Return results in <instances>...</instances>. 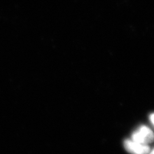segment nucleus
Listing matches in <instances>:
<instances>
[{"label": "nucleus", "mask_w": 154, "mask_h": 154, "mask_svg": "<svg viewBox=\"0 0 154 154\" xmlns=\"http://www.w3.org/2000/svg\"><path fill=\"white\" fill-rule=\"evenodd\" d=\"M149 154H154V148L152 150H150Z\"/></svg>", "instance_id": "obj_4"}, {"label": "nucleus", "mask_w": 154, "mask_h": 154, "mask_svg": "<svg viewBox=\"0 0 154 154\" xmlns=\"http://www.w3.org/2000/svg\"><path fill=\"white\" fill-rule=\"evenodd\" d=\"M131 138L134 142L148 145L154 142V133L148 127L142 126L133 132Z\"/></svg>", "instance_id": "obj_1"}, {"label": "nucleus", "mask_w": 154, "mask_h": 154, "mask_svg": "<svg viewBox=\"0 0 154 154\" xmlns=\"http://www.w3.org/2000/svg\"><path fill=\"white\" fill-rule=\"evenodd\" d=\"M149 120H150V121L151 122V123L154 125V113H152V114H151L150 116H149Z\"/></svg>", "instance_id": "obj_3"}, {"label": "nucleus", "mask_w": 154, "mask_h": 154, "mask_svg": "<svg viewBox=\"0 0 154 154\" xmlns=\"http://www.w3.org/2000/svg\"><path fill=\"white\" fill-rule=\"evenodd\" d=\"M124 147L127 151L131 154H149L151 150L149 145L134 142L132 139L125 140Z\"/></svg>", "instance_id": "obj_2"}]
</instances>
